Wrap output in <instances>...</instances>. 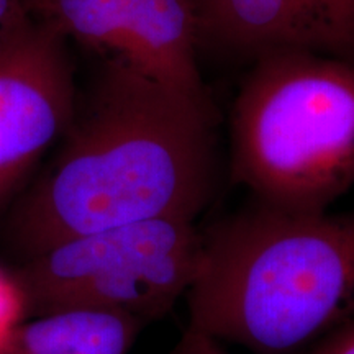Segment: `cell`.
Returning <instances> with one entry per match:
<instances>
[{"instance_id": "obj_1", "label": "cell", "mask_w": 354, "mask_h": 354, "mask_svg": "<svg viewBox=\"0 0 354 354\" xmlns=\"http://www.w3.org/2000/svg\"><path fill=\"white\" fill-rule=\"evenodd\" d=\"M50 167L21 198L8 238L26 259L61 243L146 220H198L220 177L207 95L105 59L76 104Z\"/></svg>"}, {"instance_id": "obj_2", "label": "cell", "mask_w": 354, "mask_h": 354, "mask_svg": "<svg viewBox=\"0 0 354 354\" xmlns=\"http://www.w3.org/2000/svg\"><path fill=\"white\" fill-rule=\"evenodd\" d=\"M189 326L254 354H307L354 323V212L253 201L202 228Z\"/></svg>"}, {"instance_id": "obj_3", "label": "cell", "mask_w": 354, "mask_h": 354, "mask_svg": "<svg viewBox=\"0 0 354 354\" xmlns=\"http://www.w3.org/2000/svg\"><path fill=\"white\" fill-rule=\"evenodd\" d=\"M230 136V177L253 201L326 212L354 184V63L305 51L258 57Z\"/></svg>"}, {"instance_id": "obj_4", "label": "cell", "mask_w": 354, "mask_h": 354, "mask_svg": "<svg viewBox=\"0 0 354 354\" xmlns=\"http://www.w3.org/2000/svg\"><path fill=\"white\" fill-rule=\"evenodd\" d=\"M202 254V228L196 221L159 218L73 238L26 259L15 274L30 317L102 308L149 325L187 295Z\"/></svg>"}, {"instance_id": "obj_5", "label": "cell", "mask_w": 354, "mask_h": 354, "mask_svg": "<svg viewBox=\"0 0 354 354\" xmlns=\"http://www.w3.org/2000/svg\"><path fill=\"white\" fill-rule=\"evenodd\" d=\"M76 104L66 37L26 7L0 38V207L61 140Z\"/></svg>"}, {"instance_id": "obj_6", "label": "cell", "mask_w": 354, "mask_h": 354, "mask_svg": "<svg viewBox=\"0 0 354 354\" xmlns=\"http://www.w3.org/2000/svg\"><path fill=\"white\" fill-rule=\"evenodd\" d=\"M66 38L145 76L207 95L197 63L198 26L189 0H26Z\"/></svg>"}, {"instance_id": "obj_7", "label": "cell", "mask_w": 354, "mask_h": 354, "mask_svg": "<svg viewBox=\"0 0 354 354\" xmlns=\"http://www.w3.org/2000/svg\"><path fill=\"white\" fill-rule=\"evenodd\" d=\"M198 39L240 55L305 51L354 63V0H189Z\"/></svg>"}, {"instance_id": "obj_8", "label": "cell", "mask_w": 354, "mask_h": 354, "mask_svg": "<svg viewBox=\"0 0 354 354\" xmlns=\"http://www.w3.org/2000/svg\"><path fill=\"white\" fill-rule=\"evenodd\" d=\"M145 326L113 310H56L21 323L8 354H128Z\"/></svg>"}, {"instance_id": "obj_9", "label": "cell", "mask_w": 354, "mask_h": 354, "mask_svg": "<svg viewBox=\"0 0 354 354\" xmlns=\"http://www.w3.org/2000/svg\"><path fill=\"white\" fill-rule=\"evenodd\" d=\"M26 317L30 307L20 279L0 268V354H8L13 335Z\"/></svg>"}, {"instance_id": "obj_10", "label": "cell", "mask_w": 354, "mask_h": 354, "mask_svg": "<svg viewBox=\"0 0 354 354\" xmlns=\"http://www.w3.org/2000/svg\"><path fill=\"white\" fill-rule=\"evenodd\" d=\"M169 354H230L223 343L194 326H185L179 342L174 344Z\"/></svg>"}, {"instance_id": "obj_11", "label": "cell", "mask_w": 354, "mask_h": 354, "mask_svg": "<svg viewBox=\"0 0 354 354\" xmlns=\"http://www.w3.org/2000/svg\"><path fill=\"white\" fill-rule=\"evenodd\" d=\"M307 354H354V323L323 338Z\"/></svg>"}, {"instance_id": "obj_12", "label": "cell", "mask_w": 354, "mask_h": 354, "mask_svg": "<svg viewBox=\"0 0 354 354\" xmlns=\"http://www.w3.org/2000/svg\"><path fill=\"white\" fill-rule=\"evenodd\" d=\"M26 12L25 0H0V38Z\"/></svg>"}]
</instances>
